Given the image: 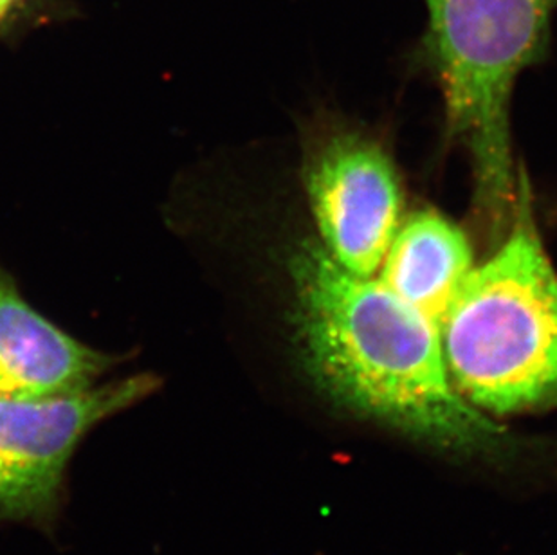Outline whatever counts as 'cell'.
Returning <instances> with one entry per match:
<instances>
[{"mask_svg":"<svg viewBox=\"0 0 557 555\" xmlns=\"http://www.w3.org/2000/svg\"><path fill=\"white\" fill-rule=\"evenodd\" d=\"M473 268L468 235L447 217L421 210L400 222L377 276L441 325Z\"/></svg>","mask_w":557,"mask_h":555,"instance_id":"obj_7","label":"cell"},{"mask_svg":"<svg viewBox=\"0 0 557 555\" xmlns=\"http://www.w3.org/2000/svg\"><path fill=\"white\" fill-rule=\"evenodd\" d=\"M441 340L455 388L480 411L557 408V271L532 215L525 172L510 230L463 280Z\"/></svg>","mask_w":557,"mask_h":555,"instance_id":"obj_2","label":"cell"},{"mask_svg":"<svg viewBox=\"0 0 557 555\" xmlns=\"http://www.w3.org/2000/svg\"><path fill=\"white\" fill-rule=\"evenodd\" d=\"M96 350L33 309L0 266V400L85 392L125 361Z\"/></svg>","mask_w":557,"mask_h":555,"instance_id":"obj_6","label":"cell"},{"mask_svg":"<svg viewBox=\"0 0 557 555\" xmlns=\"http://www.w3.org/2000/svg\"><path fill=\"white\" fill-rule=\"evenodd\" d=\"M314 236L342 268L375 276L403 222V189L388 153L356 134L332 137L304 170Z\"/></svg>","mask_w":557,"mask_h":555,"instance_id":"obj_5","label":"cell"},{"mask_svg":"<svg viewBox=\"0 0 557 555\" xmlns=\"http://www.w3.org/2000/svg\"><path fill=\"white\" fill-rule=\"evenodd\" d=\"M289 280L298 361L332 404L462 460L520 455V439L455 388L441 325L377 274L350 273L306 236L290 251Z\"/></svg>","mask_w":557,"mask_h":555,"instance_id":"obj_1","label":"cell"},{"mask_svg":"<svg viewBox=\"0 0 557 555\" xmlns=\"http://www.w3.org/2000/svg\"><path fill=\"white\" fill-rule=\"evenodd\" d=\"M430 49L449 131L473 161L474 200L493 233L518 195L509 107L516 76L542 53L548 0H426Z\"/></svg>","mask_w":557,"mask_h":555,"instance_id":"obj_3","label":"cell"},{"mask_svg":"<svg viewBox=\"0 0 557 555\" xmlns=\"http://www.w3.org/2000/svg\"><path fill=\"white\" fill-rule=\"evenodd\" d=\"M18 0H0V24L4 22L5 16L10 15V11L15 8Z\"/></svg>","mask_w":557,"mask_h":555,"instance_id":"obj_8","label":"cell"},{"mask_svg":"<svg viewBox=\"0 0 557 555\" xmlns=\"http://www.w3.org/2000/svg\"><path fill=\"white\" fill-rule=\"evenodd\" d=\"M163 386L152 372L44 400H0V525L57 538L71 499V466L101 424Z\"/></svg>","mask_w":557,"mask_h":555,"instance_id":"obj_4","label":"cell"}]
</instances>
